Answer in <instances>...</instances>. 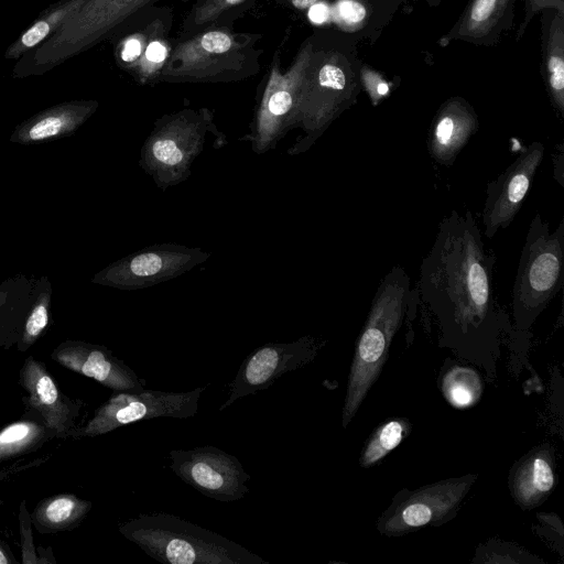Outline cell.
<instances>
[{
  "label": "cell",
  "mask_w": 564,
  "mask_h": 564,
  "mask_svg": "<svg viewBox=\"0 0 564 564\" xmlns=\"http://www.w3.org/2000/svg\"><path fill=\"white\" fill-rule=\"evenodd\" d=\"M495 263L473 214L455 209L422 260L417 294L437 319L442 346L462 357H494L511 327L497 301Z\"/></svg>",
  "instance_id": "obj_1"
},
{
  "label": "cell",
  "mask_w": 564,
  "mask_h": 564,
  "mask_svg": "<svg viewBox=\"0 0 564 564\" xmlns=\"http://www.w3.org/2000/svg\"><path fill=\"white\" fill-rule=\"evenodd\" d=\"M545 147L532 142L486 189L482 210L485 236L494 237L508 227L520 210L542 162Z\"/></svg>",
  "instance_id": "obj_10"
},
{
  "label": "cell",
  "mask_w": 564,
  "mask_h": 564,
  "mask_svg": "<svg viewBox=\"0 0 564 564\" xmlns=\"http://www.w3.org/2000/svg\"><path fill=\"white\" fill-rule=\"evenodd\" d=\"M14 558L11 556L9 551L2 545L0 542V564H10L14 563Z\"/></svg>",
  "instance_id": "obj_33"
},
{
  "label": "cell",
  "mask_w": 564,
  "mask_h": 564,
  "mask_svg": "<svg viewBox=\"0 0 564 564\" xmlns=\"http://www.w3.org/2000/svg\"><path fill=\"white\" fill-rule=\"evenodd\" d=\"M413 293L410 278L400 265H394L378 285L350 367L341 413L343 427L354 419L379 377Z\"/></svg>",
  "instance_id": "obj_2"
},
{
  "label": "cell",
  "mask_w": 564,
  "mask_h": 564,
  "mask_svg": "<svg viewBox=\"0 0 564 564\" xmlns=\"http://www.w3.org/2000/svg\"><path fill=\"white\" fill-rule=\"evenodd\" d=\"M85 3V0H61L47 8L7 50V58H19L54 35Z\"/></svg>",
  "instance_id": "obj_16"
},
{
  "label": "cell",
  "mask_w": 564,
  "mask_h": 564,
  "mask_svg": "<svg viewBox=\"0 0 564 564\" xmlns=\"http://www.w3.org/2000/svg\"><path fill=\"white\" fill-rule=\"evenodd\" d=\"M410 427V422L403 417L381 424L367 442L360 456V465L368 468L381 460L403 441Z\"/></svg>",
  "instance_id": "obj_18"
},
{
  "label": "cell",
  "mask_w": 564,
  "mask_h": 564,
  "mask_svg": "<svg viewBox=\"0 0 564 564\" xmlns=\"http://www.w3.org/2000/svg\"><path fill=\"white\" fill-rule=\"evenodd\" d=\"M206 387L188 392H164L144 389L140 392L115 391L75 437L97 436L118 427L154 417L186 419L198 411V401Z\"/></svg>",
  "instance_id": "obj_5"
},
{
  "label": "cell",
  "mask_w": 564,
  "mask_h": 564,
  "mask_svg": "<svg viewBox=\"0 0 564 564\" xmlns=\"http://www.w3.org/2000/svg\"><path fill=\"white\" fill-rule=\"evenodd\" d=\"M141 52V44L135 39H130L126 42L121 57L123 61L129 62L137 58Z\"/></svg>",
  "instance_id": "obj_30"
},
{
  "label": "cell",
  "mask_w": 564,
  "mask_h": 564,
  "mask_svg": "<svg viewBox=\"0 0 564 564\" xmlns=\"http://www.w3.org/2000/svg\"><path fill=\"white\" fill-rule=\"evenodd\" d=\"M478 130V119L460 99L446 102L436 115L427 138V150L441 165H452L459 152Z\"/></svg>",
  "instance_id": "obj_13"
},
{
  "label": "cell",
  "mask_w": 564,
  "mask_h": 564,
  "mask_svg": "<svg viewBox=\"0 0 564 564\" xmlns=\"http://www.w3.org/2000/svg\"><path fill=\"white\" fill-rule=\"evenodd\" d=\"M554 476L550 449L531 451L510 470L509 486L513 499L523 509L541 505L554 487Z\"/></svg>",
  "instance_id": "obj_14"
},
{
  "label": "cell",
  "mask_w": 564,
  "mask_h": 564,
  "mask_svg": "<svg viewBox=\"0 0 564 564\" xmlns=\"http://www.w3.org/2000/svg\"><path fill=\"white\" fill-rule=\"evenodd\" d=\"M507 0H474L465 21L462 32L467 35H480L489 30L499 18Z\"/></svg>",
  "instance_id": "obj_22"
},
{
  "label": "cell",
  "mask_w": 564,
  "mask_h": 564,
  "mask_svg": "<svg viewBox=\"0 0 564 564\" xmlns=\"http://www.w3.org/2000/svg\"><path fill=\"white\" fill-rule=\"evenodd\" d=\"M476 475L442 480L414 491L399 492L378 519V530L388 536H400L432 524L438 525L458 511Z\"/></svg>",
  "instance_id": "obj_6"
},
{
  "label": "cell",
  "mask_w": 564,
  "mask_h": 564,
  "mask_svg": "<svg viewBox=\"0 0 564 564\" xmlns=\"http://www.w3.org/2000/svg\"><path fill=\"white\" fill-rule=\"evenodd\" d=\"M546 1L549 0H530V8L535 10H539L541 7L546 6Z\"/></svg>",
  "instance_id": "obj_35"
},
{
  "label": "cell",
  "mask_w": 564,
  "mask_h": 564,
  "mask_svg": "<svg viewBox=\"0 0 564 564\" xmlns=\"http://www.w3.org/2000/svg\"><path fill=\"white\" fill-rule=\"evenodd\" d=\"M48 323L47 301L39 302L31 311L26 323L21 344L26 348L41 335Z\"/></svg>",
  "instance_id": "obj_23"
},
{
  "label": "cell",
  "mask_w": 564,
  "mask_h": 564,
  "mask_svg": "<svg viewBox=\"0 0 564 564\" xmlns=\"http://www.w3.org/2000/svg\"><path fill=\"white\" fill-rule=\"evenodd\" d=\"M292 107V97L285 90L274 93L268 102L269 112L274 117L285 115Z\"/></svg>",
  "instance_id": "obj_28"
},
{
  "label": "cell",
  "mask_w": 564,
  "mask_h": 564,
  "mask_svg": "<svg viewBox=\"0 0 564 564\" xmlns=\"http://www.w3.org/2000/svg\"><path fill=\"white\" fill-rule=\"evenodd\" d=\"M322 344L313 336L292 343H268L249 354L229 384L228 399L220 405L225 410L236 400L270 388L282 375L297 370L313 361Z\"/></svg>",
  "instance_id": "obj_8"
},
{
  "label": "cell",
  "mask_w": 564,
  "mask_h": 564,
  "mask_svg": "<svg viewBox=\"0 0 564 564\" xmlns=\"http://www.w3.org/2000/svg\"><path fill=\"white\" fill-rule=\"evenodd\" d=\"M52 358L113 391L140 392L145 389L144 381L104 346L66 341L53 351Z\"/></svg>",
  "instance_id": "obj_11"
},
{
  "label": "cell",
  "mask_w": 564,
  "mask_h": 564,
  "mask_svg": "<svg viewBox=\"0 0 564 564\" xmlns=\"http://www.w3.org/2000/svg\"><path fill=\"white\" fill-rule=\"evenodd\" d=\"M442 391L452 405L467 408L478 401L482 386L475 370L454 367L443 377Z\"/></svg>",
  "instance_id": "obj_19"
},
{
  "label": "cell",
  "mask_w": 564,
  "mask_h": 564,
  "mask_svg": "<svg viewBox=\"0 0 564 564\" xmlns=\"http://www.w3.org/2000/svg\"><path fill=\"white\" fill-rule=\"evenodd\" d=\"M208 257L198 248L155 245L113 263L99 279L120 289L149 288L183 274Z\"/></svg>",
  "instance_id": "obj_9"
},
{
  "label": "cell",
  "mask_w": 564,
  "mask_h": 564,
  "mask_svg": "<svg viewBox=\"0 0 564 564\" xmlns=\"http://www.w3.org/2000/svg\"><path fill=\"white\" fill-rule=\"evenodd\" d=\"M318 82L322 87L333 90H343L346 87V76L344 72L339 67L330 64L322 67Z\"/></svg>",
  "instance_id": "obj_25"
},
{
  "label": "cell",
  "mask_w": 564,
  "mask_h": 564,
  "mask_svg": "<svg viewBox=\"0 0 564 564\" xmlns=\"http://www.w3.org/2000/svg\"><path fill=\"white\" fill-rule=\"evenodd\" d=\"M31 518L24 508V501L21 505L20 512V532H21V544H22V563H39L31 532Z\"/></svg>",
  "instance_id": "obj_24"
},
{
  "label": "cell",
  "mask_w": 564,
  "mask_h": 564,
  "mask_svg": "<svg viewBox=\"0 0 564 564\" xmlns=\"http://www.w3.org/2000/svg\"><path fill=\"white\" fill-rule=\"evenodd\" d=\"M90 508V501L74 495H56L42 500L34 509L31 520L41 532L68 530L78 525Z\"/></svg>",
  "instance_id": "obj_17"
},
{
  "label": "cell",
  "mask_w": 564,
  "mask_h": 564,
  "mask_svg": "<svg viewBox=\"0 0 564 564\" xmlns=\"http://www.w3.org/2000/svg\"><path fill=\"white\" fill-rule=\"evenodd\" d=\"M20 383L28 392L26 404L43 417L51 431L56 435L70 432L74 421L73 406L58 391L43 362L28 357L20 370Z\"/></svg>",
  "instance_id": "obj_12"
},
{
  "label": "cell",
  "mask_w": 564,
  "mask_h": 564,
  "mask_svg": "<svg viewBox=\"0 0 564 564\" xmlns=\"http://www.w3.org/2000/svg\"><path fill=\"white\" fill-rule=\"evenodd\" d=\"M152 558L170 564H268L261 556L176 516L141 513L119 527Z\"/></svg>",
  "instance_id": "obj_3"
},
{
  "label": "cell",
  "mask_w": 564,
  "mask_h": 564,
  "mask_svg": "<svg viewBox=\"0 0 564 564\" xmlns=\"http://www.w3.org/2000/svg\"><path fill=\"white\" fill-rule=\"evenodd\" d=\"M317 0H292L293 4L299 9H306L313 6Z\"/></svg>",
  "instance_id": "obj_34"
},
{
  "label": "cell",
  "mask_w": 564,
  "mask_h": 564,
  "mask_svg": "<svg viewBox=\"0 0 564 564\" xmlns=\"http://www.w3.org/2000/svg\"><path fill=\"white\" fill-rule=\"evenodd\" d=\"M366 86L373 102L376 104L379 98L386 96L389 93V86L377 75H370L365 77Z\"/></svg>",
  "instance_id": "obj_29"
},
{
  "label": "cell",
  "mask_w": 564,
  "mask_h": 564,
  "mask_svg": "<svg viewBox=\"0 0 564 564\" xmlns=\"http://www.w3.org/2000/svg\"><path fill=\"white\" fill-rule=\"evenodd\" d=\"M564 281V220L551 232L536 214L527 232L512 289V317L517 332H527L549 305Z\"/></svg>",
  "instance_id": "obj_4"
},
{
  "label": "cell",
  "mask_w": 564,
  "mask_h": 564,
  "mask_svg": "<svg viewBox=\"0 0 564 564\" xmlns=\"http://www.w3.org/2000/svg\"><path fill=\"white\" fill-rule=\"evenodd\" d=\"M226 1H227L228 3H230V4H235V3H238V2H240V1H242V0H226Z\"/></svg>",
  "instance_id": "obj_36"
},
{
  "label": "cell",
  "mask_w": 564,
  "mask_h": 564,
  "mask_svg": "<svg viewBox=\"0 0 564 564\" xmlns=\"http://www.w3.org/2000/svg\"><path fill=\"white\" fill-rule=\"evenodd\" d=\"M337 9L339 17L347 23H358L366 17V8L355 0H343Z\"/></svg>",
  "instance_id": "obj_26"
},
{
  "label": "cell",
  "mask_w": 564,
  "mask_h": 564,
  "mask_svg": "<svg viewBox=\"0 0 564 564\" xmlns=\"http://www.w3.org/2000/svg\"><path fill=\"white\" fill-rule=\"evenodd\" d=\"M91 111V106L87 102L57 105L25 121L17 129L11 140L29 144L69 134Z\"/></svg>",
  "instance_id": "obj_15"
},
{
  "label": "cell",
  "mask_w": 564,
  "mask_h": 564,
  "mask_svg": "<svg viewBox=\"0 0 564 564\" xmlns=\"http://www.w3.org/2000/svg\"><path fill=\"white\" fill-rule=\"evenodd\" d=\"M46 431H51L46 425L29 421L14 422L6 426L0 431V460L32 449L43 442Z\"/></svg>",
  "instance_id": "obj_20"
},
{
  "label": "cell",
  "mask_w": 564,
  "mask_h": 564,
  "mask_svg": "<svg viewBox=\"0 0 564 564\" xmlns=\"http://www.w3.org/2000/svg\"><path fill=\"white\" fill-rule=\"evenodd\" d=\"M171 469L202 495L221 502L240 500L249 492L251 476L234 455L215 446L172 449Z\"/></svg>",
  "instance_id": "obj_7"
},
{
  "label": "cell",
  "mask_w": 564,
  "mask_h": 564,
  "mask_svg": "<svg viewBox=\"0 0 564 564\" xmlns=\"http://www.w3.org/2000/svg\"><path fill=\"white\" fill-rule=\"evenodd\" d=\"M550 94L558 112L564 111V59L562 19L552 24L546 53Z\"/></svg>",
  "instance_id": "obj_21"
},
{
  "label": "cell",
  "mask_w": 564,
  "mask_h": 564,
  "mask_svg": "<svg viewBox=\"0 0 564 564\" xmlns=\"http://www.w3.org/2000/svg\"><path fill=\"white\" fill-rule=\"evenodd\" d=\"M202 46L212 53H225L230 48L231 41L221 32H209L203 36Z\"/></svg>",
  "instance_id": "obj_27"
},
{
  "label": "cell",
  "mask_w": 564,
  "mask_h": 564,
  "mask_svg": "<svg viewBox=\"0 0 564 564\" xmlns=\"http://www.w3.org/2000/svg\"><path fill=\"white\" fill-rule=\"evenodd\" d=\"M166 56L165 47L159 42H152L147 48V58L154 63L162 62Z\"/></svg>",
  "instance_id": "obj_31"
},
{
  "label": "cell",
  "mask_w": 564,
  "mask_h": 564,
  "mask_svg": "<svg viewBox=\"0 0 564 564\" xmlns=\"http://www.w3.org/2000/svg\"><path fill=\"white\" fill-rule=\"evenodd\" d=\"M308 18L314 23H323L328 18V8L323 3L311 6Z\"/></svg>",
  "instance_id": "obj_32"
}]
</instances>
